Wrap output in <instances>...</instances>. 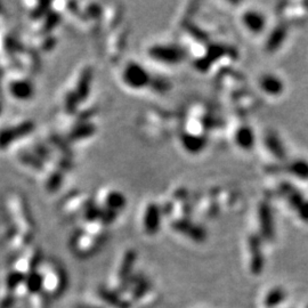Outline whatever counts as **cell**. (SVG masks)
I'll use <instances>...</instances> for the list:
<instances>
[{
    "mask_svg": "<svg viewBox=\"0 0 308 308\" xmlns=\"http://www.w3.org/2000/svg\"><path fill=\"white\" fill-rule=\"evenodd\" d=\"M259 224L263 236L266 240H272L274 236L273 215L269 206L266 203H261L259 207Z\"/></svg>",
    "mask_w": 308,
    "mask_h": 308,
    "instance_id": "6",
    "label": "cell"
},
{
    "mask_svg": "<svg viewBox=\"0 0 308 308\" xmlns=\"http://www.w3.org/2000/svg\"><path fill=\"white\" fill-rule=\"evenodd\" d=\"M265 143L267 145V148L270 152L277 156L278 159L282 160L286 158V150H284V146L282 145L281 141H280V139L275 132H269V134L266 135Z\"/></svg>",
    "mask_w": 308,
    "mask_h": 308,
    "instance_id": "14",
    "label": "cell"
},
{
    "mask_svg": "<svg viewBox=\"0 0 308 308\" xmlns=\"http://www.w3.org/2000/svg\"><path fill=\"white\" fill-rule=\"evenodd\" d=\"M298 213H299L301 219L308 220V202L304 201V203L298 208Z\"/></svg>",
    "mask_w": 308,
    "mask_h": 308,
    "instance_id": "26",
    "label": "cell"
},
{
    "mask_svg": "<svg viewBox=\"0 0 308 308\" xmlns=\"http://www.w3.org/2000/svg\"><path fill=\"white\" fill-rule=\"evenodd\" d=\"M292 175L300 179H308V162L305 160H296L289 165Z\"/></svg>",
    "mask_w": 308,
    "mask_h": 308,
    "instance_id": "21",
    "label": "cell"
},
{
    "mask_svg": "<svg viewBox=\"0 0 308 308\" xmlns=\"http://www.w3.org/2000/svg\"><path fill=\"white\" fill-rule=\"evenodd\" d=\"M6 209L13 220L22 224L27 232L32 228L29 206L20 193H11L6 199Z\"/></svg>",
    "mask_w": 308,
    "mask_h": 308,
    "instance_id": "1",
    "label": "cell"
},
{
    "mask_svg": "<svg viewBox=\"0 0 308 308\" xmlns=\"http://www.w3.org/2000/svg\"><path fill=\"white\" fill-rule=\"evenodd\" d=\"M126 206V197L120 192L118 191H110L105 195L104 199V207H99L100 209L112 211L117 214L118 210H121Z\"/></svg>",
    "mask_w": 308,
    "mask_h": 308,
    "instance_id": "11",
    "label": "cell"
},
{
    "mask_svg": "<svg viewBox=\"0 0 308 308\" xmlns=\"http://www.w3.org/2000/svg\"><path fill=\"white\" fill-rule=\"evenodd\" d=\"M67 131V140L73 141V142H79L88 137L93 136L94 132L96 131L95 125L87 121H78L76 125L70 126Z\"/></svg>",
    "mask_w": 308,
    "mask_h": 308,
    "instance_id": "7",
    "label": "cell"
},
{
    "mask_svg": "<svg viewBox=\"0 0 308 308\" xmlns=\"http://www.w3.org/2000/svg\"><path fill=\"white\" fill-rule=\"evenodd\" d=\"M286 36H287V29L284 26L280 25L277 27V29H274L267 40V49L268 50L278 49L280 46L282 45L284 39H286Z\"/></svg>",
    "mask_w": 308,
    "mask_h": 308,
    "instance_id": "17",
    "label": "cell"
},
{
    "mask_svg": "<svg viewBox=\"0 0 308 308\" xmlns=\"http://www.w3.org/2000/svg\"><path fill=\"white\" fill-rule=\"evenodd\" d=\"M18 140L16 132L14 131L12 126L3 127L0 129V150H6Z\"/></svg>",
    "mask_w": 308,
    "mask_h": 308,
    "instance_id": "19",
    "label": "cell"
},
{
    "mask_svg": "<svg viewBox=\"0 0 308 308\" xmlns=\"http://www.w3.org/2000/svg\"><path fill=\"white\" fill-rule=\"evenodd\" d=\"M243 23H245V25L250 31L258 33V32L263 31L266 24V20L260 13L250 11L247 12L245 15H243Z\"/></svg>",
    "mask_w": 308,
    "mask_h": 308,
    "instance_id": "12",
    "label": "cell"
},
{
    "mask_svg": "<svg viewBox=\"0 0 308 308\" xmlns=\"http://www.w3.org/2000/svg\"><path fill=\"white\" fill-rule=\"evenodd\" d=\"M182 142H183L184 148H185L187 151H190V152H193V153H196V152H199V151L204 149L207 140L204 139V137H201V136L186 134V135H184Z\"/></svg>",
    "mask_w": 308,
    "mask_h": 308,
    "instance_id": "16",
    "label": "cell"
},
{
    "mask_svg": "<svg viewBox=\"0 0 308 308\" xmlns=\"http://www.w3.org/2000/svg\"><path fill=\"white\" fill-rule=\"evenodd\" d=\"M91 80H93V70L89 66L81 67L75 78L72 77L67 88H70L76 94L80 103L84 102L89 95Z\"/></svg>",
    "mask_w": 308,
    "mask_h": 308,
    "instance_id": "3",
    "label": "cell"
},
{
    "mask_svg": "<svg viewBox=\"0 0 308 308\" xmlns=\"http://www.w3.org/2000/svg\"><path fill=\"white\" fill-rule=\"evenodd\" d=\"M160 227V209L156 204H150L144 215V228L149 234H154Z\"/></svg>",
    "mask_w": 308,
    "mask_h": 308,
    "instance_id": "10",
    "label": "cell"
},
{
    "mask_svg": "<svg viewBox=\"0 0 308 308\" xmlns=\"http://www.w3.org/2000/svg\"><path fill=\"white\" fill-rule=\"evenodd\" d=\"M289 202H290V204L293 207V208L298 209L302 203H304V197H302V195L298 191L292 190L290 193H289Z\"/></svg>",
    "mask_w": 308,
    "mask_h": 308,
    "instance_id": "25",
    "label": "cell"
},
{
    "mask_svg": "<svg viewBox=\"0 0 308 308\" xmlns=\"http://www.w3.org/2000/svg\"><path fill=\"white\" fill-rule=\"evenodd\" d=\"M135 260H136V255L134 251L126 252V255L122 259L120 269H119V277H120L121 280H126L128 277H129Z\"/></svg>",
    "mask_w": 308,
    "mask_h": 308,
    "instance_id": "20",
    "label": "cell"
},
{
    "mask_svg": "<svg viewBox=\"0 0 308 308\" xmlns=\"http://www.w3.org/2000/svg\"><path fill=\"white\" fill-rule=\"evenodd\" d=\"M25 280L24 275L20 272H13L7 277V286L9 289H15L18 284Z\"/></svg>",
    "mask_w": 308,
    "mask_h": 308,
    "instance_id": "24",
    "label": "cell"
},
{
    "mask_svg": "<svg viewBox=\"0 0 308 308\" xmlns=\"http://www.w3.org/2000/svg\"><path fill=\"white\" fill-rule=\"evenodd\" d=\"M4 39H5V38H4V36H2V38H0V45H2V46H5V45H6V44H5L4 41H3Z\"/></svg>",
    "mask_w": 308,
    "mask_h": 308,
    "instance_id": "27",
    "label": "cell"
},
{
    "mask_svg": "<svg viewBox=\"0 0 308 308\" xmlns=\"http://www.w3.org/2000/svg\"><path fill=\"white\" fill-rule=\"evenodd\" d=\"M284 298H286V293L282 290V289H273V290H270L268 292V295L266 296L264 304L266 305V307L272 308L278 306L280 302H281Z\"/></svg>",
    "mask_w": 308,
    "mask_h": 308,
    "instance_id": "22",
    "label": "cell"
},
{
    "mask_svg": "<svg viewBox=\"0 0 308 308\" xmlns=\"http://www.w3.org/2000/svg\"><path fill=\"white\" fill-rule=\"evenodd\" d=\"M7 90L13 98L17 100H27L33 96V85L24 76V73H13L8 77Z\"/></svg>",
    "mask_w": 308,
    "mask_h": 308,
    "instance_id": "2",
    "label": "cell"
},
{
    "mask_svg": "<svg viewBox=\"0 0 308 308\" xmlns=\"http://www.w3.org/2000/svg\"><path fill=\"white\" fill-rule=\"evenodd\" d=\"M151 57L165 63H178L184 57V52L178 47L170 46H155L150 49Z\"/></svg>",
    "mask_w": 308,
    "mask_h": 308,
    "instance_id": "5",
    "label": "cell"
},
{
    "mask_svg": "<svg viewBox=\"0 0 308 308\" xmlns=\"http://www.w3.org/2000/svg\"><path fill=\"white\" fill-rule=\"evenodd\" d=\"M99 296L108 302L109 305H111L116 308H128L129 307V302L122 300L116 292L110 291L108 289L102 288L99 290Z\"/></svg>",
    "mask_w": 308,
    "mask_h": 308,
    "instance_id": "18",
    "label": "cell"
},
{
    "mask_svg": "<svg viewBox=\"0 0 308 308\" xmlns=\"http://www.w3.org/2000/svg\"><path fill=\"white\" fill-rule=\"evenodd\" d=\"M43 278L38 273H31L26 278V287L32 293L40 291V289L43 288Z\"/></svg>",
    "mask_w": 308,
    "mask_h": 308,
    "instance_id": "23",
    "label": "cell"
},
{
    "mask_svg": "<svg viewBox=\"0 0 308 308\" xmlns=\"http://www.w3.org/2000/svg\"><path fill=\"white\" fill-rule=\"evenodd\" d=\"M122 79L125 84L131 88H143L149 84L150 77L148 71L137 63L127 64L122 73Z\"/></svg>",
    "mask_w": 308,
    "mask_h": 308,
    "instance_id": "4",
    "label": "cell"
},
{
    "mask_svg": "<svg viewBox=\"0 0 308 308\" xmlns=\"http://www.w3.org/2000/svg\"><path fill=\"white\" fill-rule=\"evenodd\" d=\"M249 247L251 254V261H250L251 272L254 274H259L261 272V269H263V265H264V258L260 248V238L256 235H251L249 238Z\"/></svg>",
    "mask_w": 308,
    "mask_h": 308,
    "instance_id": "8",
    "label": "cell"
},
{
    "mask_svg": "<svg viewBox=\"0 0 308 308\" xmlns=\"http://www.w3.org/2000/svg\"><path fill=\"white\" fill-rule=\"evenodd\" d=\"M260 86L266 93L270 95H279L282 93L284 88L283 82L278 77L272 75H266L260 79Z\"/></svg>",
    "mask_w": 308,
    "mask_h": 308,
    "instance_id": "13",
    "label": "cell"
},
{
    "mask_svg": "<svg viewBox=\"0 0 308 308\" xmlns=\"http://www.w3.org/2000/svg\"><path fill=\"white\" fill-rule=\"evenodd\" d=\"M235 141L240 148L250 150L255 144V135L249 127H242L236 131Z\"/></svg>",
    "mask_w": 308,
    "mask_h": 308,
    "instance_id": "15",
    "label": "cell"
},
{
    "mask_svg": "<svg viewBox=\"0 0 308 308\" xmlns=\"http://www.w3.org/2000/svg\"><path fill=\"white\" fill-rule=\"evenodd\" d=\"M174 227L176 231L184 233L185 235L190 236L191 238H193V240L197 242L203 241L207 236L206 231L203 228L196 226V225L187 222V220H178V222L174 224Z\"/></svg>",
    "mask_w": 308,
    "mask_h": 308,
    "instance_id": "9",
    "label": "cell"
},
{
    "mask_svg": "<svg viewBox=\"0 0 308 308\" xmlns=\"http://www.w3.org/2000/svg\"><path fill=\"white\" fill-rule=\"evenodd\" d=\"M0 113H2V107H0Z\"/></svg>",
    "mask_w": 308,
    "mask_h": 308,
    "instance_id": "28",
    "label": "cell"
}]
</instances>
